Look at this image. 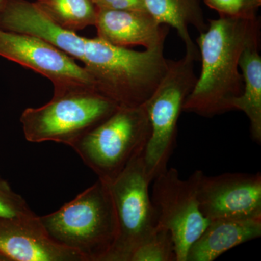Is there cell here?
Segmentation results:
<instances>
[{"label": "cell", "instance_id": "cell-1", "mask_svg": "<svg viewBox=\"0 0 261 261\" xmlns=\"http://www.w3.org/2000/svg\"><path fill=\"white\" fill-rule=\"evenodd\" d=\"M208 21L207 30L197 40L202 61L200 75L183 106L184 112L206 118L231 111V101L243 90L240 57L249 43L260 37L257 16L219 15Z\"/></svg>", "mask_w": 261, "mask_h": 261}, {"label": "cell", "instance_id": "cell-2", "mask_svg": "<svg viewBox=\"0 0 261 261\" xmlns=\"http://www.w3.org/2000/svg\"><path fill=\"white\" fill-rule=\"evenodd\" d=\"M164 47L139 51L113 45L99 37H84L81 62L98 93L120 108L143 106L168 67Z\"/></svg>", "mask_w": 261, "mask_h": 261}, {"label": "cell", "instance_id": "cell-3", "mask_svg": "<svg viewBox=\"0 0 261 261\" xmlns=\"http://www.w3.org/2000/svg\"><path fill=\"white\" fill-rule=\"evenodd\" d=\"M56 243L74 250L84 261H106L118 236V219L109 185L96 183L62 206L39 216Z\"/></svg>", "mask_w": 261, "mask_h": 261}, {"label": "cell", "instance_id": "cell-4", "mask_svg": "<svg viewBox=\"0 0 261 261\" xmlns=\"http://www.w3.org/2000/svg\"><path fill=\"white\" fill-rule=\"evenodd\" d=\"M151 133L145 106L118 108L72 146L98 179L110 184L145 150Z\"/></svg>", "mask_w": 261, "mask_h": 261}, {"label": "cell", "instance_id": "cell-5", "mask_svg": "<svg viewBox=\"0 0 261 261\" xmlns=\"http://www.w3.org/2000/svg\"><path fill=\"white\" fill-rule=\"evenodd\" d=\"M198 60L200 57L189 53L178 61L169 60L166 74L144 104L151 126L144 161L151 183L168 168L176 145L178 118L197 82L195 62Z\"/></svg>", "mask_w": 261, "mask_h": 261}, {"label": "cell", "instance_id": "cell-6", "mask_svg": "<svg viewBox=\"0 0 261 261\" xmlns=\"http://www.w3.org/2000/svg\"><path fill=\"white\" fill-rule=\"evenodd\" d=\"M118 108L94 89H78L53 94L42 107L27 108L20 121L29 142H55L72 147Z\"/></svg>", "mask_w": 261, "mask_h": 261}, {"label": "cell", "instance_id": "cell-7", "mask_svg": "<svg viewBox=\"0 0 261 261\" xmlns=\"http://www.w3.org/2000/svg\"><path fill=\"white\" fill-rule=\"evenodd\" d=\"M144 161V152L108 184L117 219L118 236L106 261H129L130 255L157 228Z\"/></svg>", "mask_w": 261, "mask_h": 261}, {"label": "cell", "instance_id": "cell-8", "mask_svg": "<svg viewBox=\"0 0 261 261\" xmlns=\"http://www.w3.org/2000/svg\"><path fill=\"white\" fill-rule=\"evenodd\" d=\"M202 174V171H196L182 179L177 170L171 168L152 181L150 196L157 226L171 233L176 261H187L190 247L210 222L201 213L197 196Z\"/></svg>", "mask_w": 261, "mask_h": 261}, {"label": "cell", "instance_id": "cell-9", "mask_svg": "<svg viewBox=\"0 0 261 261\" xmlns=\"http://www.w3.org/2000/svg\"><path fill=\"white\" fill-rule=\"evenodd\" d=\"M0 56L50 80L54 94L78 89L97 91L94 81L84 66L40 38L0 29Z\"/></svg>", "mask_w": 261, "mask_h": 261}, {"label": "cell", "instance_id": "cell-10", "mask_svg": "<svg viewBox=\"0 0 261 261\" xmlns=\"http://www.w3.org/2000/svg\"><path fill=\"white\" fill-rule=\"evenodd\" d=\"M202 216L208 220L261 218V174H202L198 187Z\"/></svg>", "mask_w": 261, "mask_h": 261}, {"label": "cell", "instance_id": "cell-11", "mask_svg": "<svg viewBox=\"0 0 261 261\" xmlns=\"http://www.w3.org/2000/svg\"><path fill=\"white\" fill-rule=\"evenodd\" d=\"M0 257L3 261H84L82 255L53 241L39 216L0 218Z\"/></svg>", "mask_w": 261, "mask_h": 261}, {"label": "cell", "instance_id": "cell-12", "mask_svg": "<svg viewBox=\"0 0 261 261\" xmlns=\"http://www.w3.org/2000/svg\"><path fill=\"white\" fill-rule=\"evenodd\" d=\"M0 29L40 38L80 61L83 56L84 37L57 25L35 3L4 0L0 8Z\"/></svg>", "mask_w": 261, "mask_h": 261}, {"label": "cell", "instance_id": "cell-13", "mask_svg": "<svg viewBox=\"0 0 261 261\" xmlns=\"http://www.w3.org/2000/svg\"><path fill=\"white\" fill-rule=\"evenodd\" d=\"M94 27L97 37L113 45L142 46L145 49L164 47L169 30L147 12L136 10L97 9Z\"/></svg>", "mask_w": 261, "mask_h": 261}, {"label": "cell", "instance_id": "cell-14", "mask_svg": "<svg viewBox=\"0 0 261 261\" xmlns=\"http://www.w3.org/2000/svg\"><path fill=\"white\" fill-rule=\"evenodd\" d=\"M261 236V218L210 221L192 244L187 261H214L220 255Z\"/></svg>", "mask_w": 261, "mask_h": 261}, {"label": "cell", "instance_id": "cell-15", "mask_svg": "<svg viewBox=\"0 0 261 261\" xmlns=\"http://www.w3.org/2000/svg\"><path fill=\"white\" fill-rule=\"evenodd\" d=\"M260 37L253 39L244 49L239 61L242 70L243 90L231 101V111H243L250 123L252 138L261 142V58L259 53Z\"/></svg>", "mask_w": 261, "mask_h": 261}, {"label": "cell", "instance_id": "cell-16", "mask_svg": "<svg viewBox=\"0 0 261 261\" xmlns=\"http://www.w3.org/2000/svg\"><path fill=\"white\" fill-rule=\"evenodd\" d=\"M146 11L160 24L172 27L185 43L186 53L200 57L193 42L189 27H195L200 33L205 32V23L200 0H144Z\"/></svg>", "mask_w": 261, "mask_h": 261}, {"label": "cell", "instance_id": "cell-17", "mask_svg": "<svg viewBox=\"0 0 261 261\" xmlns=\"http://www.w3.org/2000/svg\"><path fill=\"white\" fill-rule=\"evenodd\" d=\"M36 4L62 29L76 32L95 25L97 8L92 0H37Z\"/></svg>", "mask_w": 261, "mask_h": 261}, {"label": "cell", "instance_id": "cell-18", "mask_svg": "<svg viewBox=\"0 0 261 261\" xmlns=\"http://www.w3.org/2000/svg\"><path fill=\"white\" fill-rule=\"evenodd\" d=\"M129 261H176L171 233L157 226L155 231L133 252Z\"/></svg>", "mask_w": 261, "mask_h": 261}, {"label": "cell", "instance_id": "cell-19", "mask_svg": "<svg viewBox=\"0 0 261 261\" xmlns=\"http://www.w3.org/2000/svg\"><path fill=\"white\" fill-rule=\"evenodd\" d=\"M36 216L23 197L13 191L10 184L0 176V218L25 219Z\"/></svg>", "mask_w": 261, "mask_h": 261}, {"label": "cell", "instance_id": "cell-20", "mask_svg": "<svg viewBox=\"0 0 261 261\" xmlns=\"http://www.w3.org/2000/svg\"><path fill=\"white\" fill-rule=\"evenodd\" d=\"M221 16L252 18L257 16L261 0H204Z\"/></svg>", "mask_w": 261, "mask_h": 261}, {"label": "cell", "instance_id": "cell-21", "mask_svg": "<svg viewBox=\"0 0 261 261\" xmlns=\"http://www.w3.org/2000/svg\"><path fill=\"white\" fill-rule=\"evenodd\" d=\"M92 1L97 9L146 11L144 0H92Z\"/></svg>", "mask_w": 261, "mask_h": 261}, {"label": "cell", "instance_id": "cell-22", "mask_svg": "<svg viewBox=\"0 0 261 261\" xmlns=\"http://www.w3.org/2000/svg\"><path fill=\"white\" fill-rule=\"evenodd\" d=\"M3 1H4V0H0V8H1L2 5H3Z\"/></svg>", "mask_w": 261, "mask_h": 261}]
</instances>
